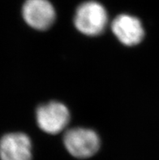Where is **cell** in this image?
<instances>
[{
    "mask_svg": "<svg viewBox=\"0 0 159 160\" xmlns=\"http://www.w3.org/2000/svg\"><path fill=\"white\" fill-rule=\"evenodd\" d=\"M108 22L106 8L97 1H86L77 8L74 16L76 28L88 36H96L104 31Z\"/></svg>",
    "mask_w": 159,
    "mask_h": 160,
    "instance_id": "1",
    "label": "cell"
},
{
    "mask_svg": "<svg viewBox=\"0 0 159 160\" xmlns=\"http://www.w3.org/2000/svg\"><path fill=\"white\" fill-rule=\"evenodd\" d=\"M63 142L69 154L82 159L93 156L100 148L97 134L89 128H76L67 131Z\"/></svg>",
    "mask_w": 159,
    "mask_h": 160,
    "instance_id": "2",
    "label": "cell"
},
{
    "mask_svg": "<svg viewBox=\"0 0 159 160\" xmlns=\"http://www.w3.org/2000/svg\"><path fill=\"white\" fill-rule=\"evenodd\" d=\"M70 120L69 111L64 104L51 102L37 110V121L40 128L50 134H57L66 128Z\"/></svg>",
    "mask_w": 159,
    "mask_h": 160,
    "instance_id": "3",
    "label": "cell"
},
{
    "mask_svg": "<svg viewBox=\"0 0 159 160\" xmlns=\"http://www.w3.org/2000/svg\"><path fill=\"white\" fill-rule=\"evenodd\" d=\"M25 22L37 30H46L54 24L56 12L49 0H26L22 8Z\"/></svg>",
    "mask_w": 159,
    "mask_h": 160,
    "instance_id": "4",
    "label": "cell"
},
{
    "mask_svg": "<svg viewBox=\"0 0 159 160\" xmlns=\"http://www.w3.org/2000/svg\"><path fill=\"white\" fill-rule=\"evenodd\" d=\"M1 160H32L30 138L22 132L5 134L0 139Z\"/></svg>",
    "mask_w": 159,
    "mask_h": 160,
    "instance_id": "5",
    "label": "cell"
},
{
    "mask_svg": "<svg viewBox=\"0 0 159 160\" xmlns=\"http://www.w3.org/2000/svg\"><path fill=\"white\" fill-rule=\"evenodd\" d=\"M111 29L120 42L130 47L139 44L145 36L141 20L128 14L116 16L111 24Z\"/></svg>",
    "mask_w": 159,
    "mask_h": 160,
    "instance_id": "6",
    "label": "cell"
}]
</instances>
